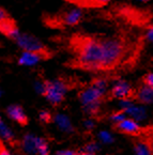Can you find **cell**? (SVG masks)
I'll list each match as a JSON object with an SVG mask.
<instances>
[{"instance_id":"1","label":"cell","mask_w":153,"mask_h":155,"mask_svg":"<svg viewBox=\"0 0 153 155\" xmlns=\"http://www.w3.org/2000/svg\"><path fill=\"white\" fill-rule=\"evenodd\" d=\"M106 77H95L88 86L81 87L78 92V98L82 108L88 114L95 117L98 114L101 105L106 101Z\"/></svg>"},{"instance_id":"2","label":"cell","mask_w":153,"mask_h":155,"mask_svg":"<svg viewBox=\"0 0 153 155\" xmlns=\"http://www.w3.org/2000/svg\"><path fill=\"white\" fill-rule=\"evenodd\" d=\"M84 87L80 84L79 80L72 76H59L55 79H44L42 96L47 100V102L54 107H58L64 102L66 93L72 89L78 87Z\"/></svg>"},{"instance_id":"3","label":"cell","mask_w":153,"mask_h":155,"mask_svg":"<svg viewBox=\"0 0 153 155\" xmlns=\"http://www.w3.org/2000/svg\"><path fill=\"white\" fill-rule=\"evenodd\" d=\"M82 17V9L74 7L70 9H62L54 14H46L43 21L47 27L53 29H65L77 26L81 21Z\"/></svg>"},{"instance_id":"4","label":"cell","mask_w":153,"mask_h":155,"mask_svg":"<svg viewBox=\"0 0 153 155\" xmlns=\"http://www.w3.org/2000/svg\"><path fill=\"white\" fill-rule=\"evenodd\" d=\"M15 44L25 51H32L44 56L46 60H49L55 56V50L48 47L44 42H42L39 38L33 34L27 33V32H21L13 40Z\"/></svg>"},{"instance_id":"5","label":"cell","mask_w":153,"mask_h":155,"mask_svg":"<svg viewBox=\"0 0 153 155\" xmlns=\"http://www.w3.org/2000/svg\"><path fill=\"white\" fill-rule=\"evenodd\" d=\"M137 88L132 87L125 81H119L111 88V90L106 92V100H121V101H135Z\"/></svg>"},{"instance_id":"6","label":"cell","mask_w":153,"mask_h":155,"mask_svg":"<svg viewBox=\"0 0 153 155\" xmlns=\"http://www.w3.org/2000/svg\"><path fill=\"white\" fill-rule=\"evenodd\" d=\"M18 33L19 28L16 21L5 8L0 7V34L13 41Z\"/></svg>"},{"instance_id":"7","label":"cell","mask_w":153,"mask_h":155,"mask_svg":"<svg viewBox=\"0 0 153 155\" xmlns=\"http://www.w3.org/2000/svg\"><path fill=\"white\" fill-rule=\"evenodd\" d=\"M112 130L117 133L125 135L128 137H138L140 136L142 130V126H140L137 122L131 118H122L117 120L112 124Z\"/></svg>"},{"instance_id":"8","label":"cell","mask_w":153,"mask_h":155,"mask_svg":"<svg viewBox=\"0 0 153 155\" xmlns=\"http://www.w3.org/2000/svg\"><path fill=\"white\" fill-rule=\"evenodd\" d=\"M5 114L9 117V119H11L12 121H14L18 125L26 126L29 123V118L21 105H17V104L9 105L5 109Z\"/></svg>"},{"instance_id":"9","label":"cell","mask_w":153,"mask_h":155,"mask_svg":"<svg viewBox=\"0 0 153 155\" xmlns=\"http://www.w3.org/2000/svg\"><path fill=\"white\" fill-rule=\"evenodd\" d=\"M45 57L40 55V54L23 50L17 58V63L23 66H33L35 64L40 63L41 61H45Z\"/></svg>"},{"instance_id":"10","label":"cell","mask_w":153,"mask_h":155,"mask_svg":"<svg viewBox=\"0 0 153 155\" xmlns=\"http://www.w3.org/2000/svg\"><path fill=\"white\" fill-rule=\"evenodd\" d=\"M64 2L69 3V5H73V7L79 8V9H102L105 8L106 5H108L104 1L101 0H62Z\"/></svg>"},{"instance_id":"11","label":"cell","mask_w":153,"mask_h":155,"mask_svg":"<svg viewBox=\"0 0 153 155\" xmlns=\"http://www.w3.org/2000/svg\"><path fill=\"white\" fill-rule=\"evenodd\" d=\"M135 101L142 103V104H150V103H153V90L150 89V88H147L146 86L142 84L141 89L137 88Z\"/></svg>"},{"instance_id":"12","label":"cell","mask_w":153,"mask_h":155,"mask_svg":"<svg viewBox=\"0 0 153 155\" xmlns=\"http://www.w3.org/2000/svg\"><path fill=\"white\" fill-rule=\"evenodd\" d=\"M140 139L144 140V142L148 147L149 153L153 155V125L142 126V130L140 136H138Z\"/></svg>"},{"instance_id":"13","label":"cell","mask_w":153,"mask_h":155,"mask_svg":"<svg viewBox=\"0 0 153 155\" xmlns=\"http://www.w3.org/2000/svg\"><path fill=\"white\" fill-rule=\"evenodd\" d=\"M53 122H55L57 124V126L62 130V132H71L72 125L70 123L69 119L66 118V116L64 114H56L53 118Z\"/></svg>"},{"instance_id":"14","label":"cell","mask_w":153,"mask_h":155,"mask_svg":"<svg viewBox=\"0 0 153 155\" xmlns=\"http://www.w3.org/2000/svg\"><path fill=\"white\" fill-rule=\"evenodd\" d=\"M54 116L48 110H41L39 112V120L44 124H49L53 122Z\"/></svg>"},{"instance_id":"15","label":"cell","mask_w":153,"mask_h":155,"mask_svg":"<svg viewBox=\"0 0 153 155\" xmlns=\"http://www.w3.org/2000/svg\"><path fill=\"white\" fill-rule=\"evenodd\" d=\"M141 84L153 90V73H148L141 77Z\"/></svg>"},{"instance_id":"16","label":"cell","mask_w":153,"mask_h":155,"mask_svg":"<svg viewBox=\"0 0 153 155\" xmlns=\"http://www.w3.org/2000/svg\"><path fill=\"white\" fill-rule=\"evenodd\" d=\"M56 154L58 155H76L80 154V152H76L73 149H63V150H59L56 152Z\"/></svg>"},{"instance_id":"17","label":"cell","mask_w":153,"mask_h":155,"mask_svg":"<svg viewBox=\"0 0 153 155\" xmlns=\"http://www.w3.org/2000/svg\"><path fill=\"white\" fill-rule=\"evenodd\" d=\"M101 1H104V2H106L108 5V3H109L110 1H111V0H101Z\"/></svg>"},{"instance_id":"18","label":"cell","mask_w":153,"mask_h":155,"mask_svg":"<svg viewBox=\"0 0 153 155\" xmlns=\"http://www.w3.org/2000/svg\"><path fill=\"white\" fill-rule=\"evenodd\" d=\"M140 1H141V2H145V3H146V2H149L150 0H140Z\"/></svg>"},{"instance_id":"19","label":"cell","mask_w":153,"mask_h":155,"mask_svg":"<svg viewBox=\"0 0 153 155\" xmlns=\"http://www.w3.org/2000/svg\"><path fill=\"white\" fill-rule=\"evenodd\" d=\"M1 95H2V91H1V88H0V97H1Z\"/></svg>"},{"instance_id":"20","label":"cell","mask_w":153,"mask_h":155,"mask_svg":"<svg viewBox=\"0 0 153 155\" xmlns=\"http://www.w3.org/2000/svg\"><path fill=\"white\" fill-rule=\"evenodd\" d=\"M0 120H2V119H1V116H0Z\"/></svg>"}]
</instances>
